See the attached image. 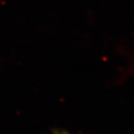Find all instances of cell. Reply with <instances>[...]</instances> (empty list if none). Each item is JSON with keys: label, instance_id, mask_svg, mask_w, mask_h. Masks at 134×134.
Here are the masks:
<instances>
[{"label": "cell", "instance_id": "6da1fadb", "mask_svg": "<svg viewBox=\"0 0 134 134\" xmlns=\"http://www.w3.org/2000/svg\"><path fill=\"white\" fill-rule=\"evenodd\" d=\"M51 134H71V133H69L68 132L64 131V130H54V131H52Z\"/></svg>", "mask_w": 134, "mask_h": 134}]
</instances>
